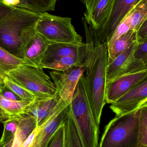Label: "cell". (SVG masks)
<instances>
[{"instance_id":"1","label":"cell","mask_w":147,"mask_h":147,"mask_svg":"<svg viewBox=\"0 0 147 147\" xmlns=\"http://www.w3.org/2000/svg\"><path fill=\"white\" fill-rule=\"evenodd\" d=\"M86 42L85 63L86 74L84 82L87 98L96 124L100 126L103 109L106 104L105 88L108 64V48L105 43L95 42L89 27L82 18Z\"/></svg>"},{"instance_id":"2","label":"cell","mask_w":147,"mask_h":147,"mask_svg":"<svg viewBox=\"0 0 147 147\" xmlns=\"http://www.w3.org/2000/svg\"><path fill=\"white\" fill-rule=\"evenodd\" d=\"M83 74L79 80L68 112L83 147H98L99 127L96 124L87 98Z\"/></svg>"},{"instance_id":"3","label":"cell","mask_w":147,"mask_h":147,"mask_svg":"<svg viewBox=\"0 0 147 147\" xmlns=\"http://www.w3.org/2000/svg\"><path fill=\"white\" fill-rule=\"evenodd\" d=\"M40 14L13 7L11 13L0 22V47L21 58L20 48L22 34L35 27Z\"/></svg>"},{"instance_id":"4","label":"cell","mask_w":147,"mask_h":147,"mask_svg":"<svg viewBox=\"0 0 147 147\" xmlns=\"http://www.w3.org/2000/svg\"><path fill=\"white\" fill-rule=\"evenodd\" d=\"M140 108L116 116L105 127L98 147H138Z\"/></svg>"},{"instance_id":"5","label":"cell","mask_w":147,"mask_h":147,"mask_svg":"<svg viewBox=\"0 0 147 147\" xmlns=\"http://www.w3.org/2000/svg\"><path fill=\"white\" fill-rule=\"evenodd\" d=\"M70 17L53 15L47 12L40 14L35 29L50 43L81 45L83 38L77 33Z\"/></svg>"},{"instance_id":"6","label":"cell","mask_w":147,"mask_h":147,"mask_svg":"<svg viewBox=\"0 0 147 147\" xmlns=\"http://www.w3.org/2000/svg\"><path fill=\"white\" fill-rule=\"evenodd\" d=\"M43 68L22 65L10 71L7 75L10 79L33 93L35 97L53 96L58 93L57 89Z\"/></svg>"},{"instance_id":"7","label":"cell","mask_w":147,"mask_h":147,"mask_svg":"<svg viewBox=\"0 0 147 147\" xmlns=\"http://www.w3.org/2000/svg\"><path fill=\"white\" fill-rule=\"evenodd\" d=\"M69 105L60 98L48 116L40 125L37 126L36 134L28 147H48L55 132L65 123Z\"/></svg>"},{"instance_id":"8","label":"cell","mask_w":147,"mask_h":147,"mask_svg":"<svg viewBox=\"0 0 147 147\" xmlns=\"http://www.w3.org/2000/svg\"><path fill=\"white\" fill-rule=\"evenodd\" d=\"M35 27L30 28L23 33L20 41V54L21 58L40 67L41 60L50 42L37 32Z\"/></svg>"},{"instance_id":"9","label":"cell","mask_w":147,"mask_h":147,"mask_svg":"<svg viewBox=\"0 0 147 147\" xmlns=\"http://www.w3.org/2000/svg\"><path fill=\"white\" fill-rule=\"evenodd\" d=\"M85 69L84 62L65 70L50 72L60 98L66 103L70 104L71 102L77 85Z\"/></svg>"},{"instance_id":"10","label":"cell","mask_w":147,"mask_h":147,"mask_svg":"<svg viewBox=\"0 0 147 147\" xmlns=\"http://www.w3.org/2000/svg\"><path fill=\"white\" fill-rule=\"evenodd\" d=\"M115 0H92L85 6L83 18L92 37L97 35L108 21Z\"/></svg>"},{"instance_id":"11","label":"cell","mask_w":147,"mask_h":147,"mask_svg":"<svg viewBox=\"0 0 147 147\" xmlns=\"http://www.w3.org/2000/svg\"><path fill=\"white\" fill-rule=\"evenodd\" d=\"M147 79V70L124 74L106 81L105 101L110 104L143 80Z\"/></svg>"},{"instance_id":"12","label":"cell","mask_w":147,"mask_h":147,"mask_svg":"<svg viewBox=\"0 0 147 147\" xmlns=\"http://www.w3.org/2000/svg\"><path fill=\"white\" fill-rule=\"evenodd\" d=\"M147 103V79L143 80L111 104L116 116L132 112Z\"/></svg>"},{"instance_id":"13","label":"cell","mask_w":147,"mask_h":147,"mask_svg":"<svg viewBox=\"0 0 147 147\" xmlns=\"http://www.w3.org/2000/svg\"><path fill=\"white\" fill-rule=\"evenodd\" d=\"M142 0H115L110 17L102 30L95 37V42L106 43L110 40L119 23L123 18Z\"/></svg>"},{"instance_id":"14","label":"cell","mask_w":147,"mask_h":147,"mask_svg":"<svg viewBox=\"0 0 147 147\" xmlns=\"http://www.w3.org/2000/svg\"><path fill=\"white\" fill-rule=\"evenodd\" d=\"M86 53V45L66 43H50L44 53L41 63V65L56 59L63 57L75 58L84 63Z\"/></svg>"},{"instance_id":"15","label":"cell","mask_w":147,"mask_h":147,"mask_svg":"<svg viewBox=\"0 0 147 147\" xmlns=\"http://www.w3.org/2000/svg\"><path fill=\"white\" fill-rule=\"evenodd\" d=\"M59 99L58 93L49 97H35L33 102L27 105L24 114L34 117L37 126H39L48 116Z\"/></svg>"},{"instance_id":"16","label":"cell","mask_w":147,"mask_h":147,"mask_svg":"<svg viewBox=\"0 0 147 147\" xmlns=\"http://www.w3.org/2000/svg\"><path fill=\"white\" fill-rule=\"evenodd\" d=\"M137 45V41L132 43L127 48L119 54L108 65L106 81L120 76L128 69Z\"/></svg>"},{"instance_id":"17","label":"cell","mask_w":147,"mask_h":147,"mask_svg":"<svg viewBox=\"0 0 147 147\" xmlns=\"http://www.w3.org/2000/svg\"><path fill=\"white\" fill-rule=\"evenodd\" d=\"M13 7L19 8L33 13L41 14L53 11L58 0H2Z\"/></svg>"},{"instance_id":"18","label":"cell","mask_w":147,"mask_h":147,"mask_svg":"<svg viewBox=\"0 0 147 147\" xmlns=\"http://www.w3.org/2000/svg\"><path fill=\"white\" fill-rule=\"evenodd\" d=\"M17 129L12 147H22L28 137L37 127L36 120L28 115H22L17 118Z\"/></svg>"},{"instance_id":"19","label":"cell","mask_w":147,"mask_h":147,"mask_svg":"<svg viewBox=\"0 0 147 147\" xmlns=\"http://www.w3.org/2000/svg\"><path fill=\"white\" fill-rule=\"evenodd\" d=\"M28 103L24 101H14L3 97L0 94V120L1 122L18 118L24 114Z\"/></svg>"},{"instance_id":"20","label":"cell","mask_w":147,"mask_h":147,"mask_svg":"<svg viewBox=\"0 0 147 147\" xmlns=\"http://www.w3.org/2000/svg\"><path fill=\"white\" fill-rule=\"evenodd\" d=\"M136 41V32L133 30H129L118 38L112 47L108 50V65L119 54L127 48L132 43Z\"/></svg>"},{"instance_id":"21","label":"cell","mask_w":147,"mask_h":147,"mask_svg":"<svg viewBox=\"0 0 147 147\" xmlns=\"http://www.w3.org/2000/svg\"><path fill=\"white\" fill-rule=\"evenodd\" d=\"M22 65L35 66L31 62L16 57L0 47V68L5 74Z\"/></svg>"},{"instance_id":"22","label":"cell","mask_w":147,"mask_h":147,"mask_svg":"<svg viewBox=\"0 0 147 147\" xmlns=\"http://www.w3.org/2000/svg\"><path fill=\"white\" fill-rule=\"evenodd\" d=\"M84 63L70 57L56 59L41 65L43 69H49L56 71H64Z\"/></svg>"},{"instance_id":"23","label":"cell","mask_w":147,"mask_h":147,"mask_svg":"<svg viewBox=\"0 0 147 147\" xmlns=\"http://www.w3.org/2000/svg\"><path fill=\"white\" fill-rule=\"evenodd\" d=\"M147 20V0H142L134 7L131 17L130 30L137 32Z\"/></svg>"},{"instance_id":"24","label":"cell","mask_w":147,"mask_h":147,"mask_svg":"<svg viewBox=\"0 0 147 147\" xmlns=\"http://www.w3.org/2000/svg\"><path fill=\"white\" fill-rule=\"evenodd\" d=\"M69 110V109H68ZM65 127V147H83L73 121L68 111Z\"/></svg>"},{"instance_id":"25","label":"cell","mask_w":147,"mask_h":147,"mask_svg":"<svg viewBox=\"0 0 147 147\" xmlns=\"http://www.w3.org/2000/svg\"><path fill=\"white\" fill-rule=\"evenodd\" d=\"M134 8L123 19L117 27L110 40L106 43L108 50L112 47L114 43L118 38L130 30L131 17Z\"/></svg>"},{"instance_id":"26","label":"cell","mask_w":147,"mask_h":147,"mask_svg":"<svg viewBox=\"0 0 147 147\" xmlns=\"http://www.w3.org/2000/svg\"><path fill=\"white\" fill-rule=\"evenodd\" d=\"M4 84L13 91L22 101L30 103L34 101L35 97L26 89L10 79L7 76L3 78Z\"/></svg>"},{"instance_id":"27","label":"cell","mask_w":147,"mask_h":147,"mask_svg":"<svg viewBox=\"0 0 147 147\" xmlns=\"http://www.w3.org/2000/svg\"><path fill=\"white\" fill-rule=\"evenodd\" d=\"M138 147H147V103L140 108Z\"/></svg>"},{"instance_id":"28","label":"cell","mask_w":147,"mask_h":147,"mask_svg":"<svg viewBox=\"0 0 147 147\" xmlns=\"http://www.w3.org/2000/svg\"><path fill=\"white\" fill-rule=\"evenodd\" d=\"M17 118L6 120L3 122V130L0 143L3 145L14 139L17 129Z\"/></svg>"},{"instance_id":"29","label":"cell","mask_w":147,"mask_h":147,"mask_svg":"<svg viewBox=\"0 0 147 147\" xmlns=\"http://www.w3.org/2000/svg\"><path fill=\"white\" fill-rule=\"evenodd\" d=\"M48 147H65V123L60 126L55 132Z\"/></svg>"},{"instance_id":"30","label":"cell","mask_w":147,"mask_h":147,"mask_svg":"<svg viewBox=\"0 0 147 147\" xmlns=\"http://www.w3.org/2000/svg\"><path fill=\"white\" fill-rule=\"evenodd\" d=\"M133 57L141 60L147 63V40L138 43L137 47L133 54Z\"/></svg>"},{"instance_id":"31","label":"cell","mask_w":147,"mask_h":147,"mask_svg":"<svg viewBox=\"0 0 147 147\" xmlns=\"http://www.w3.org/2000/svg\"><path fill=\"white\" fill-rule=\"evenodd\" d=\"M0 94L3 97L9 100L14 101H22L13 91L7 87L5 84L0 88Z\"/></svg>"},{"instance_id":"32","label":"cell","mask_w":147,"mask_h":147,"mask_svg":"<svg viewBox=\"0 0 147 147\" xmlns=\"http://www.w3.org/2000/svg\"><path fill=\"white\" fill-rule=\"evenodd\" d=\"M137 41L138 43L147 40V20L144 22L136 32Z\"/></svg>"},{"instance_id":"33","label":"cell","mask_w":147,"mask_h":147,"mask_svg":"<svg viewBox=\"0 0 147 147\" xmlns=\"http://www.w3.org/2000/svg\"><path fill=\"white\" fill-rule=\"evenodd\" d=\"M13 7L0 1V22L5 19L13 10Z\"/></svg>"},{"instance_id":"34","label":"cell","mask_w":147,"mask_h":147,"mask_svg":"<svg viewBox=\"0 0 147 147\" xmlns=\"http://www.w3.org/2000/svg\"><path fill=\"white\" fill-rule=\"evenodd\" d=\"M13 140H14V139L11 140L8 143H6V144L3 145V147H12V144H13Z\"/></svg>"},{"instance_id":"35","label":"cell","mask_w":147,"mask_h":147,"mask_svg":"<svg viewBox=\"0 0 147 147\" xmlns=\"http://www.w3.org/2000/svg\"><path fill=\"white\" fill-rule=\"evenodd\" d=\"M7 74H5V72L2 70V69L0 68V76L2 77L3 78H4L5 76H7Z\"/></svg>"},{"instance_id":"36","label":"cell","mask_w":147,"mask_h":147,"mask_svg":"<svg viewBox=\"0 0 147 147\" xmlns=\"http://www.w3.org/2000/svg\"><path fill=\"white\" fill-rule=\"evenodd\" d=\"M91 1H92V0H81L82 3H83V4H84V5H85V6L88 5V4Z\"/></svg>"},{"instance_id":"37","label":"cell","mask_w":147,"mask_h":147,"mask_svg":"<svg viewBox=\"0 0 147 147\" xmlns=\"http://www.w3.org/2000/svg\"><path fill=\"white\" fill-rule=\"evenodd\" d=\"M4 80H3V78L2 77H1L0 76V88L3 86L4 85Z\"/></svg>"},{"instance_id":"38","label":"cell","mask_w":147,"mask_h":147,"mask_svg":"<svg viewBox=\"0 0 147 147\" xmlns=\"http://www.w3.org/2000/svg\"><path fill=\"white\" fill-rule=\"evenodd\" d=\"M3 145H2V144L0 143V147H3Z\"/></svg>"},{"instance_id":"39","label":"cell","mask_w":147,"mask_h":147,"mask_svg":"<svg viewBox=\"0 0 147 147\" xmlns=\"http://www.w3.org/2000/svg\"><path fill=\"white\" fill-rule=\"evenodd\" d=\"M0 1H2V0H0Z\"/></svg>"},{"instance_id":"40","label":"cell","mask_w":147,"mask_h":147,"mask_svg":"<svg viewBox=\"0 0 147 147\" xmlns=\"http://www.w3.org/2000/svg\"><path fill=\"white\" fill-rule=\"evenodd\" d=\"M1 122V120H0V122Z\"/></svg>"}]
</instances>
